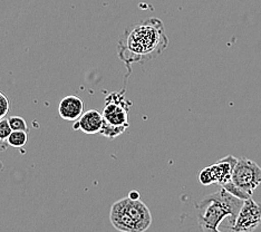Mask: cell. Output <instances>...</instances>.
<instances>
[{
  "instance_id": "cell-11",
  "label": "cell",
  "mask_w": 261,
  "mask_h": 232,
  "mask_svg": "<svg viewBox=\"0 0 261 232\" xmlns=\"http://www.w3.org/2000/svg\"><path fill=\"white\" fill-rule=\"evenodd\" d=\"M28 142V132L25 131H13L9 138L7 140V143L13 147H22L27 144Z\"/></svg>"
},
{
  "instance_id": "cell-15",
  "label": "cell",
  "mask_w": 261,
  "mask_h": 232,
  "mask_svg": "<svg viewBox=\"0 0 261 232\" xmlns=\"http://www.w3.org/2000/svg\"><path fill=\"white\" fill-rule=\"evenodd\" d=\"M11 132H13V130L10 127L9 121L6 120V118L0 120V139L4 141H7Z\"/></svg>"
},
{
  "instance_id": "cell-3",
  "label": "cell",
  "mask_w": 261,
  "mask_h": 232,
  "mask_svg": "<svg viewBox=\"0 0 261 232\" xmlns=\"http://www.w3.org/2000/svg\"><path fill=\"white\" fill-rule=\"evenodd\" d=\"M110 220L113 227L121 232H145L152 224V214L141 200L123 198L113 203Z\"/></svg>"
},
{
  "instance_id": "cell-9",
  "label": "cell",
  "mask_w": 261,
  "mask_h": 232,
  "mask_svg": "<svg viewBox=\"0 0 261 232\" xmlns=\"http://www.w3.org/2000/svg\"><path fill=\"white\" fill-rule=\"evenodd\" d=\"M58 113L63 120L77 121L84 113V102L76 95H69L61 100Z\"/></svg>"
},
{
  "instance_id": "cell-17",
  "label": "cell",
  "mask_w": 261,
  "mask_h": 232,
  "mask_svg": "<svg viewBox=\"0 0 261 232\" xmlns=\"http://www.w3.org/2000/svg\"><path fill=\"white\" fill-rule=\"evenodd\" d=\"M8 145L9 144L7 143V141H4V140L0 139V151H6V150H7Z\"/></svg>"
},
{
  "instance_id": "cell-4",
  "label": "cell",
  "mask_w": 261,
  "mask_h": 232,
  "mask_svg": "<svg viewBox=\"0 0 261 232\" xmlns=\"http://www.w3.org/2000/svg\"><path fill=\"white\" fill-rule=\"evenodd\" d=\"M231 182L252 196L261 184V168L254 161L240 158L237 161Z\"/></svg>"
},
{
  "instance_id": "cell-1",
  "label": "cell",
  "mask_w": 261,
  "mask_h": 232,
  "mask_svg": "<svg viewBox=\"0 0 261 232\" xmlns=\"http://www.w3.org/2000/svg\"><path fill=\"white\" fill-rule=\"evenodd\" d=\"M169 46L164 23L152 17L124 32L118 41V57L125 64H143L162 55Z\"/></svg>"
},
{
  "instance_id": "cell-13",
  "label": "cell",
  "mask_w": 261,
  "mask_h": 232,
  "mask_svg": "<svg viewBox=\"0 0 261 232\" xmlns=\"http://www.w3.org/2000/svg\"><path fill=\"white\" fill-rule=\"evenodd\" d=\"M8 121L13 131H25V132H28L27 122L21 116H11L8 118Z\"/></svg>"
},
{
  "instance_id": "cell-14",
  "label": "cell",
  "mask_w": 261,
  "mask_h": 232,
  "mask_svg": "<svg viewBox=\"0 0 261 232\" xmlns=\"http://www.w3.org/2000/svg\"><path fill=\"white\" fill-rule=\"evenodd\" d=\"M10 110L9 98L4 93L0 92V120L8 114Z\"/></svg>"
},
{
  "instance_id": "cell-16",
  "label": "cell",
  "mask_w": 261,
  "mask_h": 232,
  "mask_svg": "<svg viewBox=\"0 0 261 232\" xmlns=\"http://www.w3.org/2000/svg\"><path fill=\"white\" fill-rule=\"evenodd\" d=\"M140 193L138 191H130L128 193V198L132 199V200H140Z\"/></svg>"
},
{
  "instance_id": "cell-8",
  "label": "cell",
  "mask_w": 261,
  "mask_h": 232,
  "mask_svg": "<svg viewBox=\"0 0 261 232\" xmlns=\"http://www.w3.org/2000/svg\"><path fill=\"white\" fill-rule=\"evenodd\" d=\"M104 117L102 113H99L96 110H90L75 121L73 128L81 130L85 134H98L100 128L103 126Z\"/></svg>"
},
{
  "instance_id": "cell-12",
  "label": "cell",
  "mask_w": 261,
  "mask_h": 232,
  "mask_svg": "<svg viewBox=\"0 0 261 232\" xmlns=\"http://www.w3.org/2000/svg\"><path fill=\"white\" fill-rule=\"evenodd\" d=\"M223 189L227 190L228 192H230L231 194H233L234 196H237V198L239 199H242V200H248L251 198L250 194H248L247 192L243 191V190H241L240 188H238L237 186H234V184L232 182H228L223 184V186H221Z\"/></svg>"
},
{
  "instance_id": "cell-2",
  "label": "cell",
  "mask_w": 261,
  "mask_h": 232,
  "mask_svg": "<svg viewBox=\"0 0 261 232\" xmlns=\"http://www.w3.org/2000/svg\"><path fill=\"white\" fill-rule=\"evenodd\" d=\"M243 202L245 200L237 198L222 187L219 191L206 195L195 207L201 229L203 232H225L219 227L227 218L232 227Z\"/></svg>"
},
{
  "instance_id": "cell-7",
  "label": "cell",
  "mask_w": 261,
  "mask_h": 232,
  "mask_svg": "<svg viewBox=\"0 0 261 232\" xmlns=\"http://www.w3.org/2000/svg\"><path fill=\"white\" fill-rule=\"evenodd\" d=\"M261 223V204L252 198L245 200L230 232H253Z\"/></svg>"
},
{
  "instance_id": "cell-6",
  "label": "cell",
  "mask_w": 261,
  "mask_h": 232,
  "mask_svg": "<svg viewBox=\"0 0 261 232\" xmlns=\"http://www.w3.org/2000/svg\"><path fill=\"white\" fill-rule=\"evenodd\" d=\"M237 161H238V159H236L232 156H228L219 160L217 163L204 168L200 172L199 181L203 186H210V184L218 183L220 184V187L230 182Z\"/></svg>"
},
{
  "instance_id": "cell-5",
  "label": "cell",
  "mask_w": 261,
  "mask_h": 232,
  "mask_svg": "<svg viewBox=\"0 0 261 232\" xmlns=\"http://www.w3.org/2000/svg\"><path fill=\"white\" fill-rule=\"evenodd\" d=\"M132 102L125 97V89L120 93H111L105 98L103 110L104 121L115 126H129L128 112Z\"/></svg>"
},
{
  "instance_id": "cell-10",
  "label": "cell",
  "mask_w": 261,
  "mask_h": 232,
  "mask_svg": "<svg viewBox=\"0 0 261 232\" xmlns=\"http://www.w3.org/2000/svg\"><path fill=\"white\" fill-rule=\"evenodd\" d=\"M126 128H127L126 126H115V125H112L106 121H104L103 126H102V128H100L98 134L102 136H105V138L114 139L125 132Z\"/></svg>"
}]
</instances>
